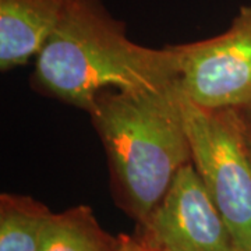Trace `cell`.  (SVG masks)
Listing matches in <instances>:
<instances>
[{
	"instance_id": "obj_1",
	"label": "cell",
	"mask_w": 251,
	"mask_h": 251,
	"mask_svg": "<svg viewBox=\"0 0 251 251\" xmlns=\"http://www.w3.org/2000/svg\"><path fill=\"white\" fill-rule=\"evenodd\" d=\"M179 74V45H138L100 0H70L35 57L31 85L88 113L102 91L159 88Z\"/></svg>"
},
{
	"instance_id": "obj_2",
	"label": "cell",
	"mask_w": 251,
	"mask_h": 251,
	"mask_svg": "<svg viewBox=\"0 0 251 251\" xmlns=\"http://www.w3.org/2000/svg\"><path fill=\"white\" fill-rule=\"evenodd\" d=\"M88 115L106 153L116 205L140 224L191 162L179 80L102 91Z\"/></svg>"
},
{
	"instance_id": "obj_3",
	"label": "cell",
	"mask_w": 251,
	"mask_h": 251,
	"mask_svg": "<svg viewBox=\"0 0 251 251\" xmlns=\"http://www.w3.org/2000/svg\"><path fill=\"white\" fill-rule=\"evenodd\" d=\"M183 91V90H181ZM191 162L237 251H251V147L239 109H206L183 94Z\"/></svg>"
},
{
	"instance_id": "obj_4",
	"label": "cell",
	"mask_w": 251,
	"mask_h": 251,
	"mask_svg": "<svg viewBox=\"0 0 251 251\" xmlns=\"http://www.w3.org/2000/svg\"><path fill=\"white\" fill-rule=\"evenodd\" d=\"M179 50V82L190 100L206 109L251 105V1L225 32Z\"/></svg>"
},
{
	"instance_id": "obj_5",
	"label": "cell",
	"mask_w": 251,
	"mask_h": 251,
	"mask_svg": "<svg viewBox=\"0 0 251 251\" xmlns=\"http://www.w3.org/2000/svg\"><path fill=\"white\" fill-rule=\"evenodd\" d=\"M135 236L162 251H237L193 162L183 166Z\"/></svg>"
},
{
	"instance_id": "obj_6",
	"label": "cell",
	"mask_w": 251,
	"mask_h": 251,
	"mask_svg": "<svg viewBox=\"0 0 251 251\" xmlns=\"http://www.w3.org/2000/svg\"><path fill=\"white\" fill-rule=\"evenodd\" d=\"M70 0H0V70L27 64L41 52Z\"/></svg>"
},
{
	"instance_id": "obj_7",
	"label": "cell",
	"mask_w": 251,
	"mask_h": 251,
	"mask_svg": "<svg viewBox=\"0 0 251 251\" xmlns=\"http://www.w3.org/2000/svg\"><path fill=\"white\" fill-rule=\"evenodd\" d=\"M119 236L99 225L88 205H75L50 216L39 251H117Z\"/></svg>"
},
{
	"instance_id": "obj_8",
	"label": "cell",
	"mask_w": 251,
	"mask_h": 251,
	"mask_svg": "<svg viewBox=\"0 0 251 251\" xmlns=\"http://www.w3.org/2000/svg\"><path fill=\"white\" fill-rule=\"evenodd\" d=\"M53 212L35 198L1 193L0 251H39Z\"/></svg>"
},
{
	"instance_id": "obj_9",
	"label": "cell",
	"mask_w": 251,
	"mask_h": 251,
	"mask_svg": "<svg viewBox=\"0 0 251 251\" xmlns=\"http://www.w3.org/2000/svg\"><path fill=\"white\" fill-rule=\"evenodd\" d=\"M239 112H240V116H242L244 131H246L247 140H249V144H250L251 147V105L246 106V108L239 109Z\"/></svg>"
},
{
	"instance_id": "obj_10",
	"label": "cell",
	"mask_w": 251,
	"mask_h": 251,
	"mask_svg": "<svg viewBox=\"0 0 251 251\" xmlns=\"http://www.w3.org/2000/svg\"><path fill=\"white\" fill-rule=\"evenodd\" d=\"M117 251H134L133 243H131V236H128V234H120L119 236Z\"/></svg>"
},
{
	"instance_id": "obj_11",
	"label": "cell",
	"mask_w": 251,
	"mask_h": 251,
	"mask_svg": "<svg viewBox=\"0 0 251 251\" xmlns=\"http://www.w3.org/2000/svg\"><path fill=\"white\" fill-rule=\"evenodd\" d=\"M131 243H133V249H134V251H162L158 250V249H153L151 246H148V244H145L144 242H141L135 234L131 236Z\"/></svg>"
}]
</instances>
